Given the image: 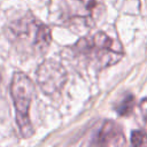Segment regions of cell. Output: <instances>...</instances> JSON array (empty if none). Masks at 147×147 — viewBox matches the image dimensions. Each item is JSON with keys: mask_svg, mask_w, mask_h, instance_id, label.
<instances>
[{"mask_svg": "<svg viewBox=\"0 0 147 147\" xmlns=\"http://www.w3.org/2000/svg\"><path fill=\"white\" fill-rule=\"evenodd\" d=\"M10 94L16 110L20 132L24 138H30L33 134V126L30 121V107L34 95V84L25 74L17 71L11 78Z\"/></svg>", "mask_w": 147, "mask_h": 147, "instance_id": "3", "label": "cell"}, {"mask_svg": "<svg viewBox=\"0 0 147 147\" xmlns=\"http://www.w3.org/2000/svg\"><path fill=\"white\" fill-rule=\"evenodd\" d=\"M90 144L98 146H121L125 144V136L118 124L111 121H105Z\"/></svg>", "mask_w": 147, "mask_h": 147, "instance_id": "6", "label": "cell"}, {"mask_svg": "<svg viewBox=\"0 0 147 147\" xmlns=\"http://www.w3.org/2000/svg\"><path fill=\"white\" fill-rule=\"evenodd\" d=\"M140 110H141L142 116L146 119L147 118V98L144 99V100H141V102H140Z\"/></svg>", "mask_w": 147, "mask_h": 147, "instance_id": "9", "label": "cell"}, {"mask_svg": "<svg viewBox=\"0 0 147 147\" xmlns=\"http://www.w3.org/2000/svg\"><path fill=\"white\" fill-rule=\"evenodd\" d=\"M71 52L78 62L96 70L117 63L124 55L119 40L103 31L80 38L71 47Z\"/></svg>", "mask_w": 147, "mask_h": 147, "instance_id": "2", "label": "cell"}, {"mask_svg": "<svg viewBox=\"0 0 147 147\" xmlns=\"http://www.w3.org/2000/svg\"><path fill=\"white\" fill-rule=\"evenodd\" d=\"M131 142L134 146H147V133L144 131H133L131 133Z\"/></svg>", "mask_w": 147, "mask_h": 147, "instance_id": "8", "label": "cell"}, {"mask_svg": "<svg viewBox=\"0 0 147 147\" xmlns=\"http://www.w3.org/2000/svg\"><path fill=\"white\" fill-rule=\"evenodd\" d=\"M36 77L40 90L47 95H53L65 85L67 71L61 63L48 59L39 64Z\"/></svg>", "mask_w": 147, "mask_h": 147, "instance_id": "5", "label": "cell"}, {"mask_svg": "<svg viewBox=\"0 0 147 147\" xmlns=\"http://www.w3.org/2000/svg\"><path fill=\"white\" fill-rule=\"evenodd\" d=\"M101 14L98 0H61L60 20L70 26L92 28Z\"/></svg>", "mask_w": 147, "mask_h": 147, "instance_id": "4", "label": "cell"}, {"mask_svg": "<svg viewBox=\"0 0 147 147\" xmlns=\"http://www.w3.org/2000/svg\"><path fill=\"white\" fill-rule=\"evenodd\" d=\"M5 32L17 53L28 57L42 55L52 40L51 29L30 14L11 21L6 26Z\"/></svg>", "mask_w": 147, "mask_h": 147, "instance_id": "1", "label": "cell"}, {"mask_svg": "<svg viewBox=\"0 0 147 147\" xmlns=\"http://www.w3.org/2000/svg\"><path fill=\"white\" fill-rule=\"evenodd\" d=\"M134 101H136V99L132 94H125L118 101V103L115 106V110L121 116H127L132 113V110L134 108Z\"/></svg>", "mask_w": 147, "mask_h": 147, "instance_id": "7", "label": "cell"}]
</instances>
